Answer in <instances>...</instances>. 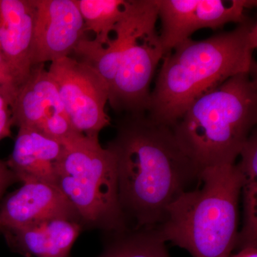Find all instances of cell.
I'll return each instance as SVG.
<instances>
[{
  "label": "cell",
  "mask_w": 257,
  "mask_h": 257,
  "mask_svg": "<svg viewBox=\"0 0 257 257\" xmlns=\"http://www.w3.org/2000/svg\"><path fill=\"white\" fill-rule=\"evenodd\" d=\"M106 148L114 155L120 206L134 229H152L201 170L182 150L172 128L147 114H125Z\"/></svg>",
  "instance_id": "1"
},
{
  "label": "cell",
  "mask_w": 257,
  "mask_h": 257,
  "mask_svg": "<svg viewBox=\"0 0 257 257\" xmlns=\"http://www.w3.org/2000/svg\"><path fill=\"white\" fill-rule=\"evenodd\" d=\"M256 22L205 40L189 38L166 54L151 92L147 115L172 128L196 99L242 73H256Z\"/></svg>",
  "instance_id": "2"
},
{
  "label": "cell",
  "mask_w": 257,
  "mask_h": 257,
  "mask_svg": "<svg viewBox=\"0 0 257 257\" xmlns=\"http://www.w3.org/2000/svg\"><path fill=\"white\" fill-rule=\"evenodd\" d=\"M199 181L202 187L182 193L153 229L193 257H229L237 243L244 176L235 164L213 166L201 171Z\"/></svg>",
  "instance_id": "3"
},
{
  "label": "cell",
  "mask_w": 257,
  "mask_h": 257,
  "mask_svg": "<svg viewBox=\"0 0 257 257\" xmlns=\"http://www.w3.org/2000/svg\"><path fill=\"white\" fill-rule=\"evenodd\" d=\"M256 73L235 75L189 106L172 130L201 171L234 165L257 122Z\"/></svg>",
  "instance_id": "4"
},
{
  "label": "cell",
  "mask_w": 257,
  "mask_h": 257,
  "mask_svg": "<svg viewBox=\"0 0 257 257\" xmlns=\"http://www.w3.org/2000/svg\"><path fill=\"white\" fill-rule=\"evenodd\" d=\"M56 185L73 205L79 217L94 227L126 229L121 210L114 155L99 137L77 133L63 143Z\"/></svg>",
  "instance_id": "5"
},
{
  "label": "cell",
  "mask_w": 257,
  "mask_h": 257,
  "mask_svg": "<svg viewBox=\"0 0 257 257\" xmlns=\"http://www.w3.org/2000/svg\"><path fill=\"white\" fill-rule=\"evenodd\" d=\"M47 71L74 131L99 137L101 130L110 124L106 112L109 101L106 81L90 64L70 57L51 62Z\"/></svg>",
  "instance_id": "6"
},
{
  "label": "cell",
  "mask_w": 257,
  "mask_h": 257,
  "mask_svg": "<svg viewBox=\"0 0 257 257\" xmlns=\"http://www.w3.org/2000/svg\"><path fill=\"white\" fill-rule=\"evenodd\" d=\"M157 23L147 25L121 56L109 86L108 102L116 112L147 114L152 79L165 55Z\"/></svg>",
  "instance_id": "7"
},
{
  "label": "cell",
  "mask_w": 257,
  "mask_h": 257,
  "mask_svg": "<svg viewBox=\"0 0 257 257\" xmlns=\"http://www.w3.org/2000/svg\"><path fill=\"white\" fill-rule=\"evenodd\" d=\"M160 38L165 54L202 29L217 30L248 18L245 12L256 6L253 0H155Z\"/></svg>",
  "instance_id": "8"
},
{
  "label": "cell",
  "mask_w": 257,
  "mask_h": 257,
  "mask_svg": "<svg viewBox=\"0 0 257 257\" xmlns=\"http://www.w3.org/2000/svg\"><path fill=\"white\" fill-rule=\"evenodd\" d=\"M11 109L13 124L18 127L35 128L58 141L73 133L56 84L44 64L33 67Z\"/></svg>",
  "instance_id": "9"
},
{
  "label": "cell",
  "mask_w": 257,
  "mask_h": 257,
  "mask_svg": "<svg viewBox=\"0 0 257 257\" xmlns=\"http://www.w3.org/2000/svg\"><path fill=\"white\" fill-rule=\"evenodd\" d=\"M31 61L33 67L69 57L85 38L84 20L74 0H35Z\"/></svg>",
  "instance_id": "10"
},
{
  "label": "cell",
  "mask_w": 257,
  "mask_h": 257,
  "mask_svg": "<svg viewBox=\"0 0 257 257\" xmlns=\"http://www.w3.org/2000/svg\"><path fill=\"white\" fill-rule=\"evenodd\" d=\"M57 218L77 221L79 217L56 184L25 182L0 208V232Z\"/></svg>",
  "instance_id": "11"
},
{
  "label": "cell",
  "mask_w": 257,
  "mask_h": 257,
  "mask_svg": "<svg viewBox=\"0 0 257 257\" xmlns=\"http://www.w3.org/2000/svg\"><path fill=\"white\" fill-rule=\"evenodd\" d=\"M159 20L155 0H128L124 15L115 28L114 38L105 47L84 38L74 52L90 64L107 83L114 79L121 56L147 25Z\"/></svg>",
  "instance_id": "12"
},
{
  "label": "cell",
  "mask_w": 257,
  "mask_h": 257,
  "mask_svg": "<svg viewBox=\"0 0 257 257\" xmlns=\"http://www.w3.org/2000/svg\"><path fill=\"white\" fill-rule=\"evenodd\" d=\"M35 0H0V52L20 87L31 74Z\"/></svg>",
  "instance_id": "13"
},
{
  "label": "cell",
  "mask_w": 257,
  "mask_h": 257,
  "mask_svg": "<svg viewBox=\"0 0 257 257\" xmlns=\"http://www.w3.org/2000/svg\"><path fill=\"white\" fill-rule=\"evenodd\" d=\"M63 145L35 128L19 127L9 160L6 162L16 179L56 184L57 170Z\"/></svg>",
  "instance_id": "14"
},
{
  "label": "cell",
  "mask_w": 257,
  "mask_h": 257,
  "mask_svg": "<svg viewBox=\"0 0 257 257\" xmlns=\"http://www.w3.org/2000/svg\"><path fill=\"white\" fill-rule=\"evenodd\" d=\"M81 225L72 219H49L3 232L11 248L28 257H69Z\"/></svg>",
  "instance_id": "15"
},
{
  "label": "cell",
  "mask_w": 257,
  "mask_h": 257,
  "mask_svg": "<svg viewBox=\"0 0 257 257\" xmlns=\"http://www.w3.org/2000/svg\"><path fill=\"white\" fill-rule=\"evenodd\" d=\"M84 20V30L95 35L92 40L105 47L124 15L126 0H74Z\"/></svg>",
  "instance_id": "16"
},
{
  "label": "cell",
  "mask_w": 257,
  "mask_h": 257,
  "mask_svg": "<svg viewBox=\"0 0 257 257\" xmlns=\"http://www.w3.org/2000/svg\"><path fill=\"white\" fill-rule=\"evenodd\" d=\"M98 257H170L165 242L155 230L120 231Z\"/></svg>",
  "instance_id": "17"
},
{
  "label": "cell",
  "mask_w": 257,
  "mask_h": 257,
  "mask_svg": "<svg viewBox=\"0 0 257 257\" xmlns=\"http://www.w3.org/2000/svg\"><path fill=\"white\" fill-rule=\"evenodd\" d=\"M243 192V226L236 246L257 245V179H245Z\"/></svg>",
  "instance_id": "18"
},
{
  "label": "cell",
  "mask_w": 257,
  "mask_h": 257,
  "mask_svg": "<svg viewBox=\"0 0 257 257\" xmlns=\"http://www.w3.org/2000/svg\"><path fill=\"white\" fill-rule=\"evenodd\" d=\"M238 167L245 179H257V132L253 130L240 152Z\"/></svg>",
  "instance_id": "19"
},
{
  "label": "cell",
  "mask_w": 257,
  "mask_h": 257,
  "mask_svg": "<svg viewBox=\"0 0 257 257\" xmlns=\"http://www.w3.org/2000/svg\"><path fill=\"white\" fill-rule=\"evenodd\" d=\"M20 88V84L13 69L0 52V91L9 96L12 105Z\"/></svg>",
  "instance_id": "20"
},
{
  "label": "cell",
  "mask_w": 257,
  "mask_h": 257,
  "mask_svg": "<svg viewBox=\"0 0 257 257\" xmlns=\"http://www.w3.org/2000/svg\"><path fill=\"white\" fill-rule=\"evenodd\" d=\"M12 101L9 96L0 91V141L11 135L13 124Z\"/></svg>",
  "instance_id": "21"
},
{
  "label": "cell",
  "mask_w": 257,
  "mask_h": 257,
  "mask_svg": "<svg viewBox=\"0 0 257 257\" xmlns=\"http://www.w3.org/2000/svg\"><path fill=\"white\" fill-rule=\"evenodd\" d=\"M15 179H17L16 177L7 163L0 160V201L5 191Z\"/></svg>",
  "instance_id": "22"
},
{
  "label": "cell",
  "mask_w": 257,
  "mask_h": 257,
  "mask_svg": "<svg viewBox=\"0 0 257 257\" xmlns=\"http://www.w3.org/2000/svg\"><path fill=\"white\" fill-rule=\"evenodd\" d=\"M229 257H257V245L243 246L239 252Z\"/></svg>",
  "instance_id": "23"
}]
</instances>
